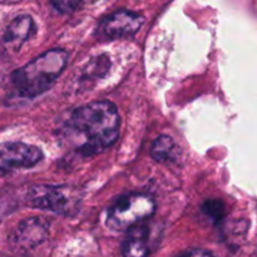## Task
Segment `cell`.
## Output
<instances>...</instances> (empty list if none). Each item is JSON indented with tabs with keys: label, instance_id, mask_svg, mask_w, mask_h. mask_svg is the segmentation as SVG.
<instances>
[{
	"label": "cell",
	"instance_id": "4fadbf2b",
	"mask_svg": "<svg viewBox=\"0 0 257 257\" xmlns=\"http://www.w3.org/2000/svg\"><path fill=\"white\" fill-rule=\"evenodd\" d=\"M180 257H216L213 253L208 252V251L205 250H191L188 252L183 253L182 256Z\"/></svg>",
	"mask_w": 257,
	"mask_h": 257
},
{
	"label": "cell",
	"instance_id": "6da1fadb",
	"mask_svg": "<svg viewBox=\"0 0 257 257\" xmlns=\"http://www.w3.org/2000/svg\"><path fill=\"white\" fill-rule=\"evenodd\" d=\"M119 125L117 107L109 100H94L70 113L60 130V138L78 155L92 157L114 145Z\"/></svg>",
	"mask_w": 257,
	"mask_h": 257
},
{
	"label": "cell",
	"instance_id": "30bf717a",
	"mask_svg": "<svg viewBox=\"0 0 257 257\" xmlns=\"http://www.w3.org/2000/svg\"><path fill=\"white\" fill-rule=\"evenodd\" d=\"M175 152V142L170 136H160L151 147V156L157 162H168Z\"/></svg>",
	"mask_w": 257,
	"mask_h": 257
},
{
	"label": "cell",
	"instance_id": "5b68a950",
	"mask_svg": "<svg viewBox=\"0 0 257 257\" xmlns=\"http://www.w3.org/2000/svg\"><path fill=\"white\" fill-rule=\"evenodd\" d=\"M39 147L24 142L0 143V177L22 168H32L43 160Z\"/></svg>",
	"mask_w": 257,
	"mask_h": 257
},
{
	"label": "cell",
	"instance_id": "8992f818",
	"mask_svg": "<svg viewBox=\"0 0 257 257\" xmlns=\"http://www.w3.org/2000/svg\"><path fill=\"white\" fill-rule=\"evenodd\" d=\"M145 23L141 14L130 10H118L100 22L97 35L102 39H122L135 35Z\"/></svg>",
	"mask_w": 257,
	"mask_h": 257
},
{
	"label": "cell",
	"instance_id": "277c9868",
	"mask_svg": "<svg viewBox=\"0 0 257 257\" xmlns=\"http://www.w3.org/2000/svg\"><path fill=\"white\" fill-rule=\"evenodd\" d=\"M27 201L32 207L68 216L77 212L80 197L77 188L68 186L35 185L28 191Z\"/></svg>",
	"mask_w": 257,
	"mask_h": 257
},
{
	"label": "cell",
	"instance_id": "3957f363",
	"mask_svg": "<svg viewBox=\"0 0 257 257\" xmlns=\"http://www.w3.org/2000/svg\"><path fill=\"white\" fill-rule=\"evenodd\" d=\"M155 211L156 203L150 196L130 193L119 197L110 206L105 225L112 231H128L152 217Z\"/></svg>",
	"mask_w": 257,
	"mask_h": 257
},
{
	"label": "cell",
	"instance_id": "7a4b0ae2",
	"mask_svg": "<svg viewBox=\"0 0 257 257\" xmlns=\"http://www.w3.org/2000/svg\"><path fill=\"white\" fill-rule=\"evenodd\" d=\"M68 53L63 49H50L12 73V84L19 97L33 98L43 94L54 85L64 70Z\"/></svg>",
	"mask_w": 257,
	"mask_h": 257
},
{
	"label": "cell",
	"instance_id": "52a82bcc",
	"mask_svg": "<svg viewBox=\"0 0 257 257\" xmlns=\"http://www.w3.org/2000/svg\"><path fill=\"white\" fill-rule=\"evenodd\" d=\"M49 235V225L39 217L23 220L10 236L13 245L22 250H32L42 245Z\"/></svg>",
	"mask_w": 257,
	"mask_h": 257
},
{
	"label": "cell",
	"instance_id": "5bb4252c",
	"mask_svg": "<svg viewBox=\"0 0 257 257\" xmlns=\"http://www.w3.org/2000/svg\"><path fill=\"white\" fill-rule=\"evenodd\" d=\"M87 2H90V3H93V2H97V0H87Z\"/></svg>",
	"mask_w": 257,
	"mask_h": 257
},
{
	"label": "cell",
	"instance_id": "ba28073f",
	"mask_svg": "<svg viewBox=\"0 0 257 257\" xmlns=\"http://www.w3.org/2000/svg\"><path fill=\"white\" fill-rule=\"evenodd\" d=\"M151 236L152 231L146 221L130 228L122 243L123 257H147L151 251Z\"/></svg>",
	"mask_w": 257,
	"mask_h": 257
},
{
	"label": "cell",
	"instance_id": "8fae6325",
	"mask_svg": "<svg viewBox=\"0 0 257 257\" xmlns=\"http://www.w3.org/2000/svg\"><path fill=\"white\" fill-rule=\"evenodd\" d=\"M201 211L215 222L222 220L226 215V207L220 200H207L201 207Z\"/></svg>",
	"mask_w": 257,
	"mask_h": 257
},
{
	"label": "cell",
	"instance_id": "9c48e42d",
	"mask_svg": "<svg viewBox=\"0 0 257 257\" xmlns=\"http://www.w3.org/2000/svg\"><path fill=\"white\" fill-rule=\"evenodd\" d=\"M33 19L29 15H19L8 25L3 37V42L9 49L19 50L30 37L33 30Z\"/></svg>",
	"mask_w": 257,
	"mask_h": 257
},
{
	"label": "cell",
	"instance_id": "7c38bea8",
	"mask_svg": "<svg viewBox=\"0 0 257 257\" xmlns=\"http://www.w3.org/2000/svg\"><path fill=\"white\" fill-rule=\"evenodd\" d=\"M52 4L55 9L63 14H69L74 12L79 4V0H52Z\"/></svg>",
	"mask_w": 257,
	"mask_h": 257
}]
</instances>
